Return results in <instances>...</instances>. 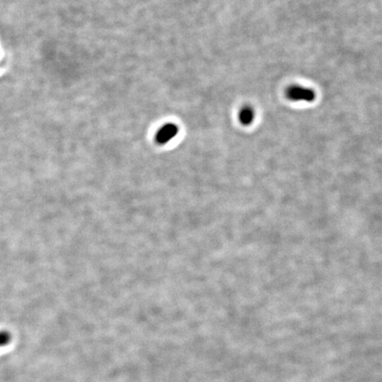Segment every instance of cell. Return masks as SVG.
<instances>
[{"mask_svg": "<svg viewBox=\"0 0 382 382\" xmlns=\"http://www.w3.org/2000/svg\"><path fill=\"white\" fill-rule=\"evenodd\" d=\"M4 65H5V60H4L3 54L0 51V70L3 68Z\"/></svg>", "mask_w": 382, "mask_h": 382, "instance_id": "5b68a950", "label": "cell"}, {"mask_svg": "<svg viewBox=\"0 0 382 382\" xmlns=\"http://www.w3.org/2000/svg\"><path fill=\"white\" fill-rule=\"evenodd\" d=\"M255 117L254 110L250 106H244L239 112V121L244 126H249L253 122V119Z\"/></svg>", "mask_w": 382, "mask_h": 382, "instance_id": "3957f363", "label": "cell"}, {"mask_svg": "<svg viewBox=\"0 0 382 382\" xmlns=\"http://www.w3.org/2000/svg\"><path fill=\"white\" fill-rule=\"evenodd\" d=\"M178 132H179L178 126L173 124V123H167L158 130V132L156 134L155 139H156V142L158 144H168L170 141H172L177 136Z\"/></svg>", "mask_w": 382, "mask_h": 382, "instance_id": "7a4b0ae2", "label": "cell"}, {"mask_svg": "<svg viewBox=\"0 0 382 382\" xmlns=\"http://www.w3.org/2000/svg\"><path fill=\"white\" fill-rule=\"evenodd\" d=\"M286 96L292 101H314L315 92L311 89L305 88L298 85H293L287 89Z\"/></svg>", "mask_w": 382, "mask_h": 382, "instance_id": "6da1fadb", "label": "cell"}, {"mask_svg": "<svg viewBox=\"0 0 382 382\" xmlns=\"http://www.w3.org/2000/svg\"><path fill=\"white\" fill-rule=\"evenodd\" d=\"M12 342V334L10 332L2 330L0 331V348L5 347Z\"/></svg>", "mask_w": 382, "mask_h": 382, "instance_id": "277c9868", "label": "cell"}]
</instances>
